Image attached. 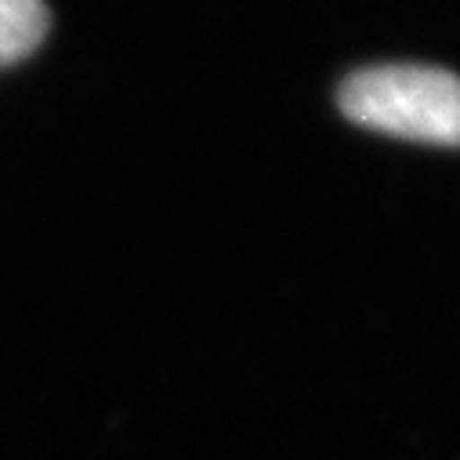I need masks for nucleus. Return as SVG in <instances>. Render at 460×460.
<instances>
[{
	"mask_svg": "<svg viewBox=\"0 0 460 460\" xmlns=\"http://www.w3.org/2000/svg\"><path fill=\"white\" fill-rule=\"evenodd\" d=\"M51 30L44 0H0V69L30 58Z\"/></svg>",
	"mask_w": 460,
	"mask_h": 460,
	"instance_id": "2",
	"label": "nucleus"
},
{
	"mask_svg": "<svg viewBox=\"0 0 460 460\" xmlns=\"http://www.w3.org/2000/svg\"><path fill=\"white\" fill-rule=\"evenodd\" d=\"M341 112L359 128L460 149V76L435 66H370L337 91Z\"/></svg>",
	"mask_w": 460,
	"mask_h": 460,
	"instance_id": "1",
	"label": "nucleus"
}]
</instances>
